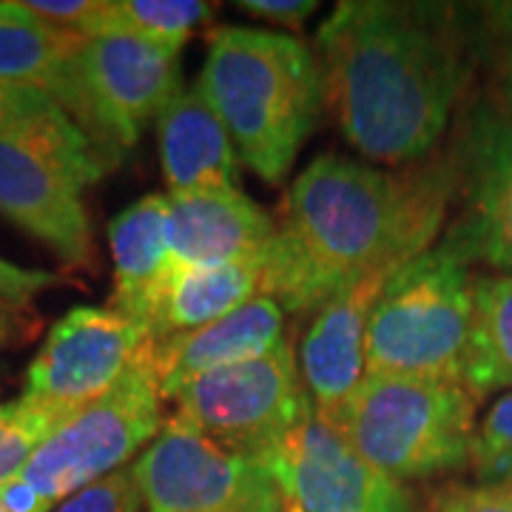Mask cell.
Listing matches in <instances>:
<instances>
[{"mask_svg": "<svg viewBox=\"0 0 512 512\" xmlns=\"http://www.w3.org/2000/svg\"><path fill=\"white\" fill-rule=\"evenodd\" d=\"M453 194V154H433L402 171L342 154L316 157L274 217L262 293L282 311L316 313L359 279L399 271L433 248Z\"/></svg>", "mask_w": 512, "mask_h": 512, "instance_id": "cell-1", "label": "cell"}, {"mask_svg": "<svg viewBox=\"0 0 512 512\" xmlns=\"http://www.w3.org/2000/svg\"><path fill=\"white\" fill-rule=\"evenodd\" d=\"M325 106L370 160L413 165L436 154L470 83L453 6L345 0L316 32Z\"/></svg>", "mask_w": 512, "mask_h": 512, "instance_id": "cell-2", "label": "cell"}, {"mask_svg": "<svg viewBox=\"0 0 512 512\" xmlns=\"http://www.w3.org/2000/svg\"><path fill=\"white\" fill-rule=\"evenodd\" d=\"M197 89L228 128L239 163L279 185L325 109V80L305 40L225 26L208 37Z\"/></svg>", "mask_w": 512, "mask_h": 512, "instance_id": "cell-3", "label": "cell"}, {"mask_svg": "<svg viewBox=\"0 0 512 512\" xmlns=\"http://www.w3.org/2000/svg\"><path fill=\"white\" fill-rule=\"evenodd\" d=\"M470 328V265L447 242H439L384 285L367 325L365 376L461 384Z\"/></svg>", "mask_w": 512, "mask_h": 512, "instance_id": "cell-4", "label": "cell"}, {"mask_svg": "<svg viewBox=\"0 0 512 512\" xmlns=\"http://www.w3.org/2000/svg\"><path fill=\"white\" fill-rule=\"evenodd\" d=\"M476 407L464 384L365 376L336 424L376 470L404 484L470 464Z\"/></svg>", "mask_w": 512, "mask_h": 512, "instance_id": "cell-5", "label": "cell"}, {"mask_svg": "<svg viewBox=\"0 0 512 512\" xmlns=\"http://www.w3.org/2000/svg\"><path fill=\"white\" fill-rule=\"evenodd\" d=\"M200 436L237 456L268 458L313 413L299 353L288 336L271 353L205 373L171 399Z\"/></svg>", "mask_w": 512, "mask_h": 512, "instance_id": "cell-6", "label": "cell"}, {"mask_svg": "<svg viewBox=\"0 0 512 512\" xmlns=\"http://www.w3.org/2000/svg\"><path fill=\"white\" fill-rule=\"evenodd\" d=\"M154 350V345H151ZM151 350L103 399L60 424L20 476L49 501H66L114 470L160 436L165 427L163 390L154 373Z\"/></svg>", "mask_w": 512, "mask_h": 512, "instance_id": "cell-7", "label": "cell"}, {"mask_svg": "<svg viewBox=\"0 0 512 512\" xmlns=\"http://www.w3.org/2000/svg\"><path fill=\"white\" fill-rule=\"evenodd\" d=\"M131 467L146 512H285L265 461L222 450L177 413Z\"/></svg>", "mask_w": 512, "mask_h": 512, "instance_id": "cell-8", "label": "cell"}, {"mask_svg": "<svg viewBox=\"0 0 512 512\" xmlns=\"http://www.w3.org/2000/svg\"><path fill=\"white\" fill-rule=\"evenodd\" d=\"M151 345V333L114 308H72L37 350L20 402L69 421L123 382Z\"/></svg>", "mask_w": 512, "mask_h": 512, "instance_id": "cell-9", "label": "cell"}, {"mask_svg": "<svg viewBox=\"0 0 512 512\" xmlns=\"http://www.w3.org/2000/svg\"><path fill=\"white\" fill-rule=\"evenodd\" d=\"M77 66L92 111V143L114 168L183 89L180 52L126 35L83 37Z\"/></svg>", "mask_w": 512, "mask_h": 512, "instance_id": "cell-10", "label": "cell"}, {"mask_svg": "<svg viewBox=\"0 0 512 512\" xmlns=\"http://www.w3.org/2000/svg\"><path fill=\"white\" fill-rule=\"evenodd\" d=\"M268 470L299 512H416V495L376 470L316 410L268 458Z\"/></svg>", "mask_w": 512, "mask_h": 512, "instance_id": "cell-11", "label": "cell"}, {"mask_svg": "<svg viewBox=\"0 0 512 512\" xmlns=\"http://www.w3.org/2000/svg\"><path fill=\"white\" fill-rule=\"evenodd\" d=\"M456 191L461 214L441 242L467 265L481 259L512 271V114L478 103L464 117L456 151Z\"/></svg>", "mask_w": 512, "mask_h": 512, "instance_id": "cell-12", "label": "cell"}, {"mask_svg": "<svg viewBox=\"0 0 512 512\" xmlns=\"http://www.w3.org/2000/svg\"><path fill=\"white\" fill-rule=\"evenodd\" d=\"M83 188L55 154L32 143L0 140V214L77 268L94 259Z\"/></svg>", "mask_w": 512, "mask_h": 512, "instance_id": "cell-13", "label": "cell"}, {"mask_svg": "<svg viewBox=\"0 0 512 512\" xmlns=\"http://www.w3.org/2000/svg\"><path fill=\"white\" fill-rule=\"evenodd\" d=\"M396 271H379L328 299L313 313L299 350V370L311 393L313 410L336 421L365 382L367 325L384 285Z\"/></svg>", "mask_w": 512, "mask_h": 512, "instance_id": "cell-14", "label": "cell"}, {"mask_svg": "<svg viewBox=\"0 0 512 512\" xmlns=\"http://www.w3.org/2000/svg\"><path fill=\"white\" fill-rule=\"evenodd\" d=\"M274 217L234 185L168 194L171 271L225 265L268 251Z\"/></svg>", "mask_w": 512, "mask_h": 512, "instance_id": "cell-15", "label": "cell"}, {"mask_svg": "<svg viewBox=\"0 0 512 512\" xmlns=\"http://www.w3.org/2000/svg\"><path fill=\"white\" fill-rule=\"evenodd\" d=\"M285 339V311L274 296L259 293L234 313L205 328L171 336L151 350L154 373L165 399H174L185 384L222 367L251 362Z\"/></svg>", "mask_w": 512, "mask_h": 512, "instance_id": "cell-16", "label": "cell"}, {"mask_svg": "<svg viewBox=\"0 0 512 512\" xmlns=\"http://www.w3.org/2000/svg\"><path fill=\"white\" fill-rule=\"evenodd\" d=\"M80 40L37 18L26 3H0V80L52 97L92 143V111L77 66Z\"/></svg>", "mask_w": 512, "mask_h": 512, "instance_id": "cell-17", "label": "cell"}, {"mask_svg": "<svg viewBox=\"0 0 512 512\" xmlns=\"http://www.w3.org/2000/svg\"><path fill=\"white\" fill-rule=\"evenodd\" d=\"M168 197L148 194L109 225L114 293L111 308L140 322L154 333L160 305L171 282V248H168Z\"/></svg>", "mask_w": 512, "mask_h": 512, "instance_id": "cell-18", "label": "cell"}, {"mask_svg": "<svg viewBox=\"0 0 512 512\" xmlns=\"http://www.w3.org/2000/svg\"><path fill=\"white\" fill-rule=\"evenodd\" d=\"M160 160L168 194L239 183V154L220 114L191 86L165 106L157 120Z\"/></svg>", "mask_w": 512, "mask_h": 512, "instance_id": "cell-19", "label": "cell"}, {"mask_svg": "<svg viewBox=\"0 0 512 512\" xmlns=\"http://www.w3.org/2000/svg\"><path fill=\"white\" fill-rule=\"evenodd\" d=\"M262 282H265V254L174 274L151 333L154 345L171 336L205 328L234 313L262 293Z\"/></svg>", "mask_w": 512, "mask_h": 512, "instance_id": "cell-20", "label": "cell"}, {"mask_svg": "<svg viewBox=\"0 0 512 512\" xmlns=\"http://www.w3.org/2000/svg\"><path fill=\"white\" fill-rule=\"evenodd\" d=\"M0 140H20L55 154L80 183L94 185L111 168L52 97L32 86L0 80Z\"/></svg>", "mask_w": 512, "mask_h": 512, "instance_id": "cell-21", "label": "cell"}, {"mask_svg": "<svg viewBox=\"0 0 512 512\" xmlns=\"http://www.w3.org/2000/svg\"><path fill=\"white\" fill-rule=\"evenodd\" d=\"M461 384L478 402L512 387V274L473 279V328Z\"/></svg>", "mask_w": 512, "mask_h": 512, "instance_id": "cell-22", "label": "cell"}, {"mask_svg": "<svg viewBox=\"0 0 512 512\" xmlns=\"http://www.w3.org/2000/svg\"><path fill=\"white\" fill-rule=\"evenodd\" d=\"M214 18L200 0H103L92 37L126 35L183 52L185 40Z\"/></svg>", "mask_w": 512, "mask_h": 512, "instance_id": "cell-23", "label": "cell"}, {"mask_svg": "<svg viewBox=\"0 0 512 512\" xmlns=\"http://www.w3.org/2000/svg\"><path fill=\"white\" fill-rule=\"evenodd\" d=\"M60 424H66L60 416L20 399L0 404V481L20 476Z\"/></svg>", "mask_w": 512, "mask_h": 512, "instance_id": "cell-24", "label": "cell"}, {"mask_svg": "<svg viewBox=\"0 0 512 512\" xmlns=\"http://www.w3.org/2000/svg\"><path fill=\"white\" fill-rule=\"evenodd\" d=\"M470 467L481 484H512V393L501 396L476 427Z\"/></svg>", "mask_w": 512, "mask_h": 512, "instance_id": "cell-25", "label": "cell"}, {"mask_svg": "<svg viewBox=\"0 0 512 512\" xmlns=\"http://www.w3.org/2000/svg\"><path fill=\"white\" fill-rule=\"evenodd\" d=\"M55 512H146V504L134 478V467L128 464L69 495Z\"/></svg>", "mask_w": 512, "mask_h": 512, "instance_id": "cell-26", "label": "cell"}, {"mask_svg": "<svg viewBox=\"0 0 512 512\" xmlns=\"http://www.w3.org/2000/svg\"><path fill=\"white\" fill-rule=\"evenodd\" d=\"M436 512H512L510 484H447L433 498Z\"/></svg>", "mask_w": 512, "mask_h": 512, "instance_id": "cell-27", "label": "cell"}, {"mask_svg": "<svg viewBox=\"0 0 512 512\" xmlns=\"http://www.w3.org/2000/svg\"><path fill=\"white\" fill-rule=\"evenodd\" d=\"M63 279L49 271H35V268H20L15 262L0 256V299L29 308L35 302V296L57 288Z\"/></svg>", "mask_w": 512, "mask_h": 512, "instance_id": "cell-28", "label": "cell"}, {"mask_svg": "<svg viewBox=\"0 0 512 512\" xmlns=\"http://www.w3.org/2000/svg\"><path fill=\"white\" fill-rule=\"evenodd\" d=\"M237 6L251 18L271 20V23L291 26V29H299L316 12L313 0H242Z\"/></svg>", "mask_w": 512, "mask_h": 512, "instance_id": "cell-29", "label": "cell"}, {"mask_svg": "<svg viewBox=\"0 0 512 512\" xmlns=\"http://www.w3.org/2000/svg\"><path fill=\"white\" fill-rule=\"evenodd\" d=\"M0 510L3 512H55V501H49L43 493L23 476L0 481Z\"/></svg>", "mask_w": 512, "mask_h": 512, "instance_id": "cell-30", "label": "cell"}, {"mask_svg": "<svg viewBox=\"0 0 512 512\" xmlns=\"http://www.w3.org/2000/svg\"><path fill=\"white\" fill-rule=\"evenodd\" d=\"M478 18L484 20V26H487L490 35L512 40V0L481 3V6H478Z\"/></svg>", "mask_w": 512, "mask_h": 512, "instance_id": "cell-31", "label": "cell"}, {"mask_svg": "<svg viewBox=\"0 0 512 512\" xmlns=\"http://www.w3.org/2000/svg\"><path fill=\"white\" fill-rule=\"evenodd\" d=\"M23 311L26 308L0 299V348H6L18 336V330H23Z\"/></svg>", "mask_w": 512, "mask_h": 512, "instance_id": "cell-32", "label": "cell"}, {"mask_svg": "<svg viewBox=\"0 0 512 512\" xmlns=\"http://www.w3.org/2000/svg\"><path fill=\"white\" fill-rule=\"evenodd\" d=\"M501 94H504V109L512 114V49L501 60Z\"/></svg>", "mask_w": 512, "mask_h": 512, "instance_id": "cell-33", "label": "cell"}, {"mask_svg": "<svg viewBox=\"0 0 512 512\" xmlns=\"http://www.w3.org/2000/svg\"><path fill=\"white\" fill-rule=\"evenodd\" d=\"M285 512H299V510H296L293 504H288V501H285Z\"/></svg>", "mask_w": 512, "mask_h": 512, "instance_id": "cell-34", "label": "cell"}, {"mask_svg": "<svg viewBox=\"0 0 512 512\" xmlns=\"http://www.w3.org/2000/svg\"><path fill=\"white\" fill-rule=\"evenodd\" d=\"M510 487H512V484H510Z\"/></svg>", "mask_w": 512, "mask_h": 512, "instance_id": "cell-35", "label": "cell"}]
</instances>
